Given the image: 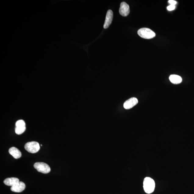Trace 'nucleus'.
Masks as SVG:
<instances>
[{"label": "nucleus", "mask_w": 194, "mask_h": 194, "mask_svg": "<svg viewBox=\"0 0 194 194\" xmlns=\"http://www.w3.org/2000/svg\"><path fill=\"white\" fill-rule=\"evenodd\" d=\"M155 187V181L150 177L145 178L143 183V187L146 193H152L154 191Z\"/></svg>", "instance_id": "1"}, {"label": "nucleus", "mask_w": 194, "mask_h": 194, "mask_svg": "<svg viewBox=\"0 0 194 194\" xmlns=\"http://www.w3.org/2000/svg\"><path fill=\"white\" fill-rule=\"evenodd\" d=\"M137 33L141 37L145 39H152L156 36V34L154 32L147 28H141L138 30Z\"/></svg>", "instance_id": "2"}, {"label": "nucleus", "mask_w": 194, "mask_h": 194, "mask_svg": "<svg viewBox=\"0 0 194 194\" xmlns=\"http://www.w3.org/2000/svg\"><path fill=\"white\" fill-rule=\"evenodd\" d=\"M25 148L28 152L34 153L39 151L40 146L39 143L35 141H32L26 143L25 146Z\"/></svg>", "instance_id": "3"}, {"label": "nucleus", "mask_w": 194, "mask_h": 194, "mask_svg": "<svg viewBox=\"0 0 194 194\" xmlns=\"http://www.w3.org/2000/svg\"><path fill=\"white\" fill-rule=\"evenodd\" d=\"M34 167L38 172L43 174L49 173L51 171L49 166L44 163H36L34 165Z\"/></svg>", "instance_id": "4"}, {"label": "nucleus", "mask_w": 194, "mask_h": 194, "mask_svg": "<svg viewBox=\"0 0 194 194\" xmlns=\"http://www.w3.org/2000/svg\"><path fill=\"white\" fill-rule=\"evenodd\" d=\"M26 124L23 120H20L16 123L15 132L17 135H20L25 132L26 130Z\"/></svg>", "instance_id": "5"}, {"label": "nucleus", "mask_w": 194, "mask_h": 194, "mask_svg": "<svg viewBox=\"0 0 194 194\" xmlns=\"http://www.w3.org/2000/svg\"><path fill=\"white\" fill-rule=\"evenodd\" d=\"M119 13L121 15L124 17H126L130 13L129 5L125 2H122L120 5Z\"/></svg>", "instance_id": "6"}, {"label": "nucleus", "mask_w": 194, "mask_h": 194, "mask_svg": "<svg viewBox=\"0 0 194 194\" xmlns=\"http://www.w3.org/2000/svg\"><path fill=\"white\" fill-rule=\"evenodd\" d=\"M138 100L136 98H132L129 99L124 103V108L126 110H129L133 108L138 104Z\"/></svg>", "instance_id": "7"}, {"label": "nucleus", "mask_w": 194, "mask_h": 194, "mask_svg": "<svg viewBox=\"0 0 194 194\" xmlns=\"http://www.w3.org/2000/svg\"><path fill=\"white\" fill-rule=\"evenodd\" d=\"M113 12L111 10H108L107 12L106 20L104 25V28L105 29H107L112 23L113 19Z\"/></svg>", "instance_id": "8"}, {"label": "nucleus", "mask_w": 194, "mask_h": 194, "mask_svg": "<svg viewBox=\"0 0 194 194\" xmlns=\"http://www.w3.org/2000/svg\"><path fill=\"white\" fill-rule=\"evenodd\" d=\"M26 187L25 184L23 182L19 181V183L11 187V190L15 192L20 193L25 190Z\"/></svg>", "instance_id": "9"}, {"label": "nucleus", "mask_w": 194, "mask_h": 194, "mask_svg": "<svg viewBox=\"0 0 194 194\" xmlns=\"http://www.w3.org/2000/svg\"><path fill=\"white\" fill-rule=\"evenodd\" d=\"M9 152L14 158L18 159L21 156L22 154L19 149L15 147H12L9 149Z\"/></svg>", "instance_id": "10"}, {"label": "nucleus", "mask_w": 194, "mask_h": 194, "mask_svg": "<svg viewBox=\"0 0 194 194\" xmlns=\"http://www.w3.org/2000/svg\"><path fill=\"white\" fill-rule=\"evenodd\" d=\"M19 180L16 178H7L4 181V183L6 185L13 186L19 182Z\"/></svg>", "instance_id": "11"}, {"label": "nucleus", "mask_w": 194, "mask_h": 194, "mask_svg": "<svg viewBox=\"0 0 194 194\" xmlns=\"http://www.w3.org/2000/svg\"><path fill=\"white\" fill-rule=\"evenodd\" d=\"M169 79L172 83L174 84H180L182 81L181 76L175 74L171 75L169 76Z\"/></svg>", "instance_id": "12"}, {"label": "nucleus", "mask_w": 194, "mask_h": 194, "mask_svg": "<svg viewBox=\"0 0 194 194\" xmlns=\"http://www.w3.org/2000/svg\"><path fill=\"white\" fill-rule=\"evenodd\" d=\"M175 9V5H170L167 7V9L169 11H173Z\"/></svg>", "instance_id": "13"}, {"label": "nucleus", "mask_w": 194, "mask_h": 194, "mask_svg": "<svg viewBox=\"0 0 194 194\" xmlns=\"http://www.w3.org/2000/svg\"><path fill=\"white\" fill-rule=\"evenodd\" d=\"M169 3L171 4V5H175L177 3V2L174 0H169L168 1Z\"/></svg>", "instance_id": "14"}, {"label": "nucleus", "mask_w": 194, "mask_h": 194, "mask_svg": "<svg viewBox=\"0 0 194 194\" xmlns=\"http://www.w3.org/2000/svg\"><path fill=\"white\" fill-rule=\"evenodd\" d=\"M42 145H41V146H42Z\"/></svg>", "instance_id": "15"}]
</instances>
